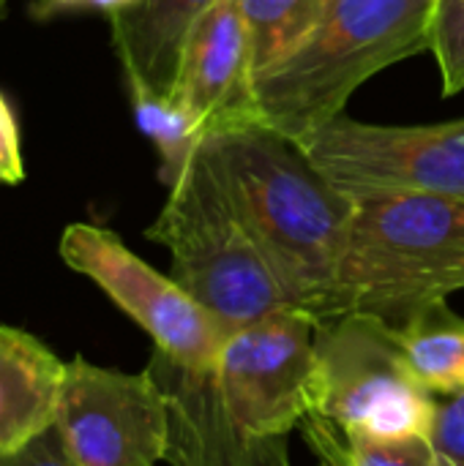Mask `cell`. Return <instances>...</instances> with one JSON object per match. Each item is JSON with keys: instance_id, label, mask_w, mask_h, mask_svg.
Wrapping results in <instances>:
<instances>
[{"instance_id": "14", "label": "cell", "mask_w": 464, "mask_h": 466, "mask_svg": "<svg viewBox=\"0 0 464 466\" xmlns=\"http://www.w3.org/2000/svg\"><path fill=\"white\" fill-rule=\"evenodd\" d=\"M399 339L410 371L429 393L446 399L464 393V319L446 300L413 314Z\"/></svg>"}, {"instance_id": "10", "label": "cell", "mask_w": 464, "mask_h": 466, "mask_svg": "<svg viewBox=\"0 0 464 466\" xmlns=\"http://www.w3.org/2000/svg\"><path fill=\"white\" fill-rule=\"evenodd\" d=\"M216 366H180L153 350L145 371L167 401L170 442L164 461L170 466H293L290 440L254 437L235 420Z\"/></svg>"}, {"instance_id": "20", "label": "cell", "mask_w": 464, "mask_h": 466, "mask_svg": "<svg viewBox=\"0 0 464 466\" xmlns=\"http://www.w3.org/2000/svg\"><path fill=\"white\" fill-rule=\"evenodd\" d=\"M25 180V161H22V142H19V123L0 93V186H16Z\"/></svg>"}, {"instance_id": "19", "label": "cell", "mask_w": 464, "mask_h": 466, "mask_svg": "<svg viewBox=\"0 0 464 466\" xmlns=\"http://www.w3.org/2000/svg\"><path fill=\"white\" fill-rule=\"evenodd\" d=\"M432 445L440 456L464 466V393L449 396L438 404V418L432 429Z\"/></svg>"}, {"instance_id": "12", "label": "cell", "mask_w": 464, "mask_h": 466, "mask_svg": "<svg viewBox=\"0 0 464 466\" xmlns=\"http://www.w3.org/2000/svg\"><path fill=\"white\" fill-rule=\"evenodd\" d=\"M63 374L66 360L41 339L0 325V453L19 451L55 426Z\"/></svg>"}, {"instance_id": "8", "label": "cell", "mask_w": 464, "mask_h": 466, "mask_svg": "<svg viewBox=\"0 0 464 466\" xmlns=\"http://www.w3.org/2000/svg\"><path fill=\"white\" fill-rule=\"evenodd\" d=\"M320 325L290 306L230 333L216 371L230 412L249 434L290 440L314 412Z\"/></svg>"}, {"instance_id": "18", "label": "cell", "mask_w": 464, "mask_h": 466, "mask_svg": "<svg viewBox=\"0 0 464 466\" xmlns=\"http://www.w3.org/2000/svg\"><path fill=\"white\" fill-rule=\"evenodd\" d=\"M429 49L443 74V96L464 90V0H435Z\"/></svg>"}, {"instance_id": "9", "label": "cell", "mask_w": 464, "mask_h": 466, "mask_svg": "<svg viewBox=\"0 0 464 466\" xmlns=\"http://www.w3.org/2000/svg\"><path fill=\"white\" fill-rule=\"evenodd\" d=\"M74 466H156L167 459V401L150 374L66 360L55 426Z\"/></svg>"}, {"instance_id": "1", "label": "cell", "mask_w": 464, "mask_h": 466, "mask_svg": "<svg viewBox=\"0 0 464 466\" xmlns=\"http://www.w3.org/2000/svg\"><path fill=\"white\" fill-rule=\"evenodd\" d=\"M200 153L290 303L328 322L356 199L339 191L298 142L257 117L208 131Z\"/></svg>"}, {"instance_id": "22", "label": "cell", "mask_w": 464, "mask_h": 466, "mask_svg": "<svg viewBox=\"0 0 464 466\" xmlns=\"http://www.w3.org/2000/svg\"><path fill=\"white\" fill-rule=\"evenodd\" d=\"M0 466H74V461L66 456L57 431L49 429L25 448L0 453Z\"/></svg>"}, {"instance_id": "4", "label": "cell", "mask_w": 464, "mask_h": 466, "mask_svg": "<svg viewBox=\"0 0 464 466\" xmlns=\"http://www.w3.org/2000/svg\"><path fill=\"white\" fill-rule=\"evenodd\" d=\"M145 235L170 251V276L230 333L293 306L200 150Z\"/></svg>"}, {"instance_id": "15", "label": "cell", "mask_w": 464, "mask_h": 466, "mask_svg": "<svg viewBox=\"0 0 464 466\" xmlns=\"http://www.w3.org/2000/svg\"><path fill=\"white\" fill-rule=\"evenodd\" d=\"M134 120L159 153V180L170 188L200 150L208 126L172 93H159L134 74H123Z\"/></svg>"}, {"instance_id": "24", "label": "cell", "mask_w": 464, "mask_h": 466, "mask_svg": "<svg viewBox=\"0 0 464 466\" xmlns=\"http://www.w3.org/2000/svg\"><path fill=\"white\" fill-rule=\"evenodd\" d=\"M8 3H11V0H0V19H3V14H5V8H8Z\"/></svg>"}, {"instance_id": "17", "label": "cell", "mask_w": 464, "mask_h": 466, "mask_svg": "<svg viewBox=\"0 0 464 466\" xmlns=\"http://www.w3.org/2000/svg\"><path fill=\"white\" fill-rule=\"evenodd\" d=\"M249 44L254 79L284 60L323 19L331 0H238Z\"/></svg>"}, {"instance_id": "3", "label": "cell", "mask_w": 464, "mask_h": 466, "mask_svg": "<svg viewBox=\"0 0 464 466\" xmlns=\"http://www.w3.org/2000/svg\"><path fill=\"white\" fill-rule=\"evenodd\" d=\"M435 0H331L314 30L254 79L257 117L304 142L377 71L429 49Z\"/></svg>"}, {"instance_id": "7", "label": "cell", "mask_w": 464, "mask_h": 466, "mask_svg": "<svg viewBox=\"0 0 464 466\" xmlns=\"http://www.w3.org/2000/svg\"><path fill=\"white\" fill-rule=\"evenodd\" d=\"M60 259L90 279L153 341V350L180 366H216L230 330L202 309L172 276L139 259L112 229L68 224L57 243Z\"/></svg>"}, {"instance_id": "6", "label": "cell", "mask_w": 464, "mask_h": 466, "mask_svg": "<svg viewBox=\"0 0 464 466\" xmlns=\"http://www.w3.org/2000/svg\"><path fill=\"white\" fill-rule=\"evenodd\" d=\"M301 147L353 199L397 191L464 199V117L438 126H375L339 115Z\"/></svg>"}, {"instance_id": "5", "label": "cell", "mask_w": 464, "mask_h": 466, "mask_svg": "<svg viewBox=\"0 0 464 466\" xmlns=\"http://www.w3.org/2000/svg\"><path fill=\"white\" fill-rule=\"evenodd\" d=\"M312 415L380 440H432L438 399L410 371L399 328L369 314H342L320 325Z\"/></svg>"}, {"instance_id": "21", "label": "cell", "mask_w": 464, "mask_h": 466, "mask_svg": "<svg viewBox=\"0 0 464 466\" xmlns=\"http://www.w3.org/2000/svg\"><path fill=\"white\" fill-rule=\"evenodd\" d=\"M142 0H30L27 14L36 22H49L63 14H82V11H101L107 19H115L131 8H137Z\"/></svg>"}, {"instance_id": "16", "label": "cell", "mask_w": 464, "mask_h": 466, "mask_svg": "<svg viewBox=\"0 0 464 466\" xmlns=\"http://www.w3.org/2000/svg\"><path fill=\"white\" fill-rule=\"evenodd\" d=\"M298 431L320 466H438L440 459L429 437L380 440L345 431L317 415H309Z\"/></svg>"}, {"instance_id": "13", "label": "cell", "mask_w": 464, "mask_h": 466, "mask_svg": "<svg viewBox=\"0 0 464 466\" xmlns=\"http://www.w3.org/2000/svg\"><path fill=\"white\" fill-rule=\"evenodd\" d=\"M213 0H142L109 19L112 46L123 74H134L159 93H170L178 74L183 38Z\"/></svg>"}, {"instance_id": "11", "label": "cell", "mask_w": 464, "mask_h": 466, "mask_svg": "<svg viewBox=\"0 0 464 466\" xmlns=\"http://www.w3.org/2000/svg\"><path fill=\"white\" fill-rule=\"evenodd\" d=\"M170 93L202 117L208 131L257 117L252 44L238 0H213L191 22Z\"/></svg>"}, {"instance_id": "23", "label": "cell", "mask_w": 464, "mask_h": 466, "mask_svg": "<svg viewBox=\"0 0 464 466\" xmlns=\"http://www.w3.org/2000/svg\"><path fill=\"white\" fill-rule=\"evenodd\" d=\"M438 466H459V464H454L451 459H446V456H440V459H438Z\"/></svg>"}, {"instance_id": "2", "label": "cell", "mask_w": 464, "mask_h": 466, "mask_svg": "<svg viewBox=\"0 0 464 466\" xmlns=\"http://www.w3.org/2000/svg\"><path fill=\"white\" fill-rule=\"evenodd\" d=\"M464 289V199L432 194L356 197L336 268L331 319L369 314L402 328Z\"/></svg>"}]
</instances>
